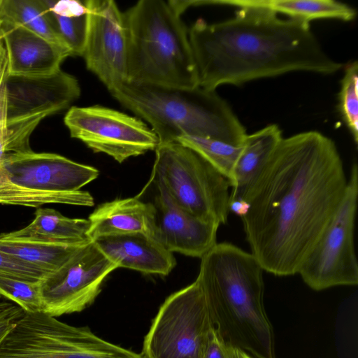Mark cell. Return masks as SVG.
I'll return each mask as SVG.
<instances>
[{"label": "cell", "instance_id": "1", "mask_svg": "<svg viewBox=\"0 0 358 358\" xmlns=\"http://www.w3.org/2000/svg\"><path fill=\"white\" fill-rule=\"evenodd\" d=\"M348 181L331 138L317 131L283 137L251 188L241 217L250 253L264 271L299 273L337 211Z\"/></svg>", "mask_w": 358, "mask_h": 358}, {"label": "cell", "instance_id": "2", "mask_svg": "<svg viewBox=\"0 0 358 358\" xmlns=\"http://www.w3.org/2000/svg\"><path fill=\"white\" fill-rule=\"evenodd\" d=\"M212 4L237 10L217 22L199 18L188 29L203 89L296 71L333 74L343 67L324 50L308 22L281 18L243 0H199V6Z\"/></svg>", "mask_w": 358, "mask_h": 358}, {"label": "cell", "instance_id": "3", "mask_svg": "<svg viewBox=\"0 0 358 358\" xmlns=\"http://www.w3.org/2000/svg\"><path fill=\"white\" fill-rule=\"evenodd\" d=\"M201 259L196 280L220 336L255 358H275L273 330L263 302L264 271L256 258L220 243Z\"/></svg>", "mask_w": 358, "mask_h": 358}, {"label": "cell", "instance_id": "4", "mask_svg": "<svg viewBox=\"0 0 358 358\" xmlns=\"http://www.w3.org/2000/svg\"><path fill=\"white\" fill-rule=\"evenodd\" d=\"M110 93L150 124L159 143L196 136L241 146L248 135L234 111L216 91L199 86L171 88L126 81Z\"/></svg>", "mask_w": 358, "mask_h": 358}, {"label": "cell", "instance_id": "5", "mask_svg": "<svg viewBox=\"0 0 358 358\" xmlns=\"http://www.w3.org/2000/svg\"><path fill=\"white\" fill-rule=\"evenodd\" d=\"M124 15L127 81L171 88L199 86L188 29L169 1L141 0Z\"/></svg>", "mask_w": 358, "mask_h": 358}, {"label": "cell", "instance_id": "6", "mask_svg": "<svg viewBox=\"0 0 358 358\" xmlns=\"http://www.w3.org/2000/svg\"><path fill=\"white\" fill-rule=\"evenodd\" d=\"M99 175L95 167L55 153H8L0 163V203L92 206L93 196L80 189Z\"/></svg>", "mask_w": 358, "mask_h": 358}, {"label": "cell", "instance_id": "7", "mask_svg": "<svg viewBox=\"0 0 358 358\" xmlns=\"http://www.w3.org/2000/svg\"><path fill=\"white\" fill-rule=\"evenodd\" d=\"M149 180L178 207L202 220L224 224L229 213V180L195 151L176 141L161 143Z\"/></svg>", "mask_w": 358, "mask_h": 358}, {"label": "cell", "instance_id": "8", "mask_svg": "<svg viewBox=\"0 0 358 358\" xmlns=\"http://www.w3.org/2000/svg\"><path fill=\"white\" fill-rule=\"evenodd\" d=\"M0 358H143L106 341L88 327H75L44 313H25L0 345Z\"/></svg>", "mask_w": 358, "mask_h": 358}, {"label": "cell", "instance_id": "9", "mask_svg": "<svg viewBox=\"0 0 358 358\" xmlns=\"http://www.w3.org/2000/svg\"><path fill=\"white\" fill-rule=\"evenodd\" d=\"M213 327L206 298L195 280L162 304L141 355L143 358H202Z\"/></svg>", "mask_w": 358, "mask_h": 358}, {"label": "cell", "instance_id": "10", "mask_svg": "<svg viewBox=\"0 0 358 358\" xmlns=\"http://www.w3.org/2000/svg\"><path fill=\"white\" fill-rule=\"evenodd\" d=\"M358 195V169L351 168L344 197L334 217L305 259L299 271L303 282L321 291L358 283L354 232Z\"/></svg>", "mask_w": 358, "mask_h": 358}, {"label": "cell", "instance_id": "11", "mask_svg": "<svg viewBox=\"0 0 358 358\" xmlns=\"http://www.w3.org/2000/svg\"><path fill=\"white\" fill-rule=\"evenodd\" d=\"M7 127L11 152L31 150L29 139L48 116L68 108L80 95L78 80L63 71L45 77L8 76Z\"/></svg>", "mask_w": 358, "mask_h": 358}, {"label": "cell", "instance_id": "12", "mask_svg": "<svg viewBox=\"0 0 358 358\" xmlns=\"http://www.w3.org/2000/svg\"><path fill=\"white\" fill-rule=\"evenodd\" d=\"M64 122L72 138L118 163L155 150L159 138L138 117L100 105L71 107Z\"/></svg>", "mask_w": 358, "mask_h": 358}, {"label": "cell", "instance_id": "13", "mask_svg": "<svg viewBox=\"0 0 358 358\" xmlns=\"http://www.w3.org/2000/svg\"><path fill=\"white\" fill-rule=\"evenodd\" d=\"M116 268L93 241L83 245L40 281L42 313L56 317L81 312L94 301L103 281Z\"/></svg>", "mask_w": 358, "mask_h": 358}, {"label": "cell", "instance_id": "14", "mask_svg": "<svg viewBox=\"0 0 358 358\" xmlns=\"http://www.w3.org/2000/svg\"><path fill=\"white\" fill-rule=\"evenodd\" d=\"M88 27L83 57L87 69L110 92L127 81V30L124 12L112 0H86Z\"/></svg>", "mask_w": 358, "mask_h": 358}, {"label": "cell", "instance_id": "15", "mask_svg": "<svg viewBox=\"0 0 358 358\" xmlns=\"http://www.w3.org/2000/svg\"><path fill=\"white\" fill-rule=\"evenodd\" d=\"M150 201L154 211L153 237L171 252L201 258L217 243V224L202 220L178 207L158 185Z\"/></svg>", "mask_w": 358, "mask_h": 358}, {"label": "cell", "instance_id": "16", "mask_svg": "<svg viewBox=\"0 0 358 358\" xmlns=\"http://www.w3.org/2000/svg\"><path fill=\"white\" fill-rule=\"evenodd\" d=\"M9 76L45 77L61 70L70 52L21 27L1 22Z\"/></svg>", "mask_w": 358, "mask_h": 358}, {"label": "cell", "instance_id": "17", "mask_svg": "<svg viewBox=\"0 0 358 358\" xmlns=\"http://www.w3.org/2000/svg\"><path fill=\"white\" fill-rule=\"evenodd\" d=\"M92 241L117 268L167 275L176 265L173 253L154 237L145 234L104 236Z\"/></svg>", "mask_w": 358, "mask_h": 358}, {"label": "cell", "instance_id": "18", "mask_svg": "<svg viewBox=\"0 0 358 358\" xmlns=\"http://www.w3.org/2000/svg\"><path fill=\"white\" fill-rule=\"evenodd\" d=\"M88 236L92 241L104 236L141 233L153 237L155 222L151 203L135 196L100 204L88 217Z\"/></svg>", "mask_w": 358, "mask_h": 358}, {"label": "cell", "instance_id": "19", "mask_svg": "<svg viewBox=\"0 0 358 358\" xmlns=\"http://www.w3.org/2000/svg\"><path fill=\"white\" fill-rule=\"evenodd\" d=\"M275 124L248 134L230 180L229 201L244 200L282 140Z\"/></svg>", "mask_w": 358, "mask_h": 358}, {"label": "cell", "instance_id": "20", "mask_svg": "<svg viewBox=\"0 0 358 358\" xmlns=\"http://www.w3.org/2000/svg\"><path fill=\"white\" fill-rule=\"evenodd\" d=\"M33 221L24 228L6 233L11 238L68 245L92 241L88 219L69 218L52 208H38Z\"/></svg>", "mask_w": 358, "mask_h": 358}, {"label": "cell", "instance_id": "21", "mask_svg": "<svg viewBox=\"0 0 358 358\" xmlns=\"http://www.w3.org/2000/svg\"><path fill=\"white\" fill-rule=\"evenodd\" d=\"M50 22L71 56L82 57L88 27L86 0L45 1Z\"/></svg>", "mask_w": 358, "mask_h": 358}, {"label": "cell", "instance_id": "22", "mask_svg": "<svg viewBox=\"0 0 358 358\" xmlns=\"http://www.w3.org/2000/svg\"><path fill=\"white\" fill-rule=\"evenodd\" d=\"M248 4L270 10L287 18L306 22L320 19L353 20L357 10L352 6L334 0H243Z\"/></svg>", "mask_w": 358, "mask_h": 358}, {"label": "cell", "instance_id": "23", "mask_svg": "<svg viewBox=\"0 0 358 358\" xmlns=\"http://www.w3.org/2000/svg\"><path fill=\"white\" fill-rule=\"evenodd\" d=\"M83 245L18 239L0 234V251L48 273L60 268Z\"/></svg>", "mask_w": 358, "mask_h": 358}, {"label": "cell", "instance_id": "24", "mask_svg": "<svg viewBox=\"0 0 358 358\" xmlns=\"http://www.w3.org/2000/svg\"><path fill=\"white\" fill-rule=\"evenodd\" d=\"M0 13L2 22L21 27L67 49L52 27L45 0H1Z\"/></svg>", "mask_w": 358, "mask_h": 358}, {"label": "cell", "instance_id": "25", "mask_svg": "<svg viewBox=\"0 0 358 358\" xmlns=\"http://www.w3.org/2000/svg\"><path fill=\"white\" fill-rule=\"evenodd\" d=\"M176 141L195 151L230 182L243 145L236 146L217 140L196 136H182Z\"/></svg>", "mask_w": 358, "mask_h": 358}, {"label": "cell", "instance_id": "26", "mask_svg": "<svg viewBox=\"0 0 358 358\" xmlns=\"http://www.w3.org/2000/svg\"><path fill=\"white\" fill-rule=\"evenodd\" d=\"M338 110L352 139L358 143V64H348L341 81L338 93Z\"/></svg>", "mask_w": 358, "mask_h": 358}, {"label": "cell", "instance_id": "27", "mask_svg": "<svg viewBox=\"0 0 358 358\" xmlns=\"http://www.w3.org/2000/svg\"><path fill=\"white\" fill-rule=\"evenodd\" d=\"M0 296L12 301L25 313L43 312L40 282L0 275Z\"/></svg>", "mask_w": 358, "mask_h": 358}, {"label": "cell", "instance_id": "28", "mask_svg": "<svg viewBox=\"0 0 358 358\" xmlns=\"http://www.w3.org/2000/svg\"><path fill=\"white\" fill-rule=\"evenodd\" d=\"M8 76V59L5 47L0 42V163L11 153L7 127L6 80Z\"/></svg>", "mask_w": 358, "mask_h": 358}, {"label": "cell", "instance_id": "29", "mask_svg": "<svg viewBox=\"0 0 358 358\" xmlns=\"http://www.w3.org/2000/svg\"><path fill=\"white\" fill-rule=\"evenodd\" d=\"M48 273L0 251V275L17 278L28 281L40 282Z\"/></svg>", "mask_w": 358, "mask_h": 358}, {"label": "cell", "instance_id": "30", "mask_svg": "<svg viewBox=\"0 0 358 358\" xmlns=\"http://www.w3.org/2000/svg\"><path fill=\"white\" fill-rule=\"evenodd\" d=\"M24 314V310L17 304L0 301V345Z\"/></svg>", "mask_w": 358, "mask_h": 358}, {"label": "cell", "instance_id": "31", "mask_svg": "<svg viewBox=\"0 0 358 358\" xmlns=\"http://www.w3.org/2000/svg\"><path fill=\"white\" fill-rule=\"evenodd\" d=\"M202 358H233L231 347L223 341L215 327L209 333Z\"/></svg>", "mask_w": 358, "mask_h": 358}, {"label": "cell", "instance_id": "32", "mask_svg": "<svg viewBox=\"0 0 358 358\" xmlns=\"http://www.w3.org/2000/svg\"><path fill=\"white\" fill-rule=\"evenodd\" d=\"M249 203L244 200L229 201V212H232L241 217H243L248 212Z\"/></svg>", "mask_w": 358, "mask_h": 358}, {"label": "cell", "instance_id": "33", "mask_svg": "<svg viewBox=\"0 0 358 358\" xmlns=\"http://www.w3.org/2000/svg\"><path fill=\"white\" fill-rule=\"evenodd\" d=\"M231 350L233 358H255L250 354L238 348L231 347Z\"/></svg>", "mask_w": 358, "mask_h": 358}, {"label": "cell", "instance_id": "34", "mask_svg": "<svg viewBox=\"0 0 358 358\" xmlns=\"http://www.w3.org/2000/svg\"><path fill=\"white\" fill-rule=\"evenodd\" d=\"M0 7H1V0H0ZM1 13H0V24H1Z\"/></svg>", "mask_w": 358, "mask_h": 358}]
</instances>
